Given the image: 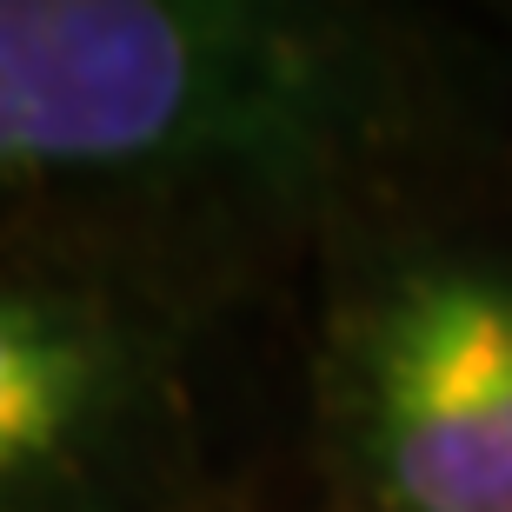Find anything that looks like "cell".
I'll list each match as a JSON object with an SVG mask.
<instances>
[{"label": "cell", "mask_w": 512, "mask_h": 512, "mask_svg": "<svg viewBox=\"0 0 512 512\" xmlns=\"http://www.w3.org/2000/svg\"><path fill=\"white\" fill-rule=\"evenodd\" d=\"M419 27L286 0H0V247L167 260L366 227L439 153Z\"/></svg>", "instance_id": "obj_1"}, {"label": "cell", "mask_w": 512, "mask_h": 512, "mask_svg": "<svg viewBox=\"0 0 512 512\" xmlns=\"http://www.w3.org/2000/svg\"><path fill=\"white\" fill-rule=\"evenodd\" d=\"M313 399L360 512H512V253L380 233L326 300Z\"/></svg>", "instance_id": "obj_2"}, {"label": "cell", "mask_w": 512, "mask_h": 512, "mask_svg": "<svg viewBox=\"0 0 512 512\" xmlns=\"http://www.w3.org/2000/svg\"><path fill=\"white\" fill-rule=\"evenodd\" d=\"M0 512H193L167 260L0 247Z\"/></svg>", "instance_id": "obj_3"}]
</instances>
